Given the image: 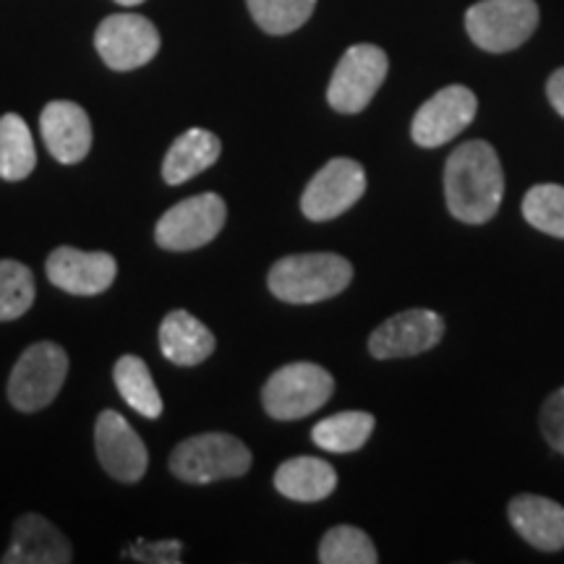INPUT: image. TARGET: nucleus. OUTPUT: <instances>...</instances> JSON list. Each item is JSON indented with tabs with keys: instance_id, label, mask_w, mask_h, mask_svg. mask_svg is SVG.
I'll return each instance as SVG.
<instances>
[{
	"instance_id": "obj_18",
	"label": "nucleus",
	"mask_w": 564,
	"mask_h": 564,
	"mask_svg": "<svg viewBox=\"0 0 564 564\" xmlns=\"http://www.w3.org/2000/svg\"><path fill=\"white\" fill-rule=\"evenodd\" d=\"M160 350L175 366H199L215 352V335L194 314L178 308L160 324Z\"/></svg>"
},
{
	"instance_id": "obj_5",
	"label": "nucleus",
	"mask_w": 564,
	"mask_h": 564,
	"mask_svg": "<svg viewBox=\"0 0 564 564\" xmlns=\"http://www.w3.org/2000/svg\"><path fill=\"white\" fill-rule=\"evenodd\" d=\"M68 373V356L51 340L34 343L19 356L9 379V400L24 413H37L58 398Z\"/></svg>"
},
{
	"instance_id": "obj_2",
	"label": "nucleus",
	"mask_w": 564,
	"mask_h": 564,
	"mask_svg": "<svg viewBox=\"0 0 564 564\" xmlns=\"http://www.w3.org/2000/svg\"><path fill=\"white\" fill-rule=\"evenodd\" d=\"M352 280V267L340 253H293L282 257L267 274L274 299L306 306L335 299Z\"/></svg>"
},
{
	"instance_id": "obj_13",
	"label": "nucleus",
	"mask_w": 564,
	"mask_h": 564,
	"mask_svg": "<svg viewBox=\"0 0 564 564\" xmlns=\"http://www.w3.org/2000/svg\"><path fill=\"white\" fill-rule=\"evenodd\" d=\"M444 335V322L429 308H411V312L394 314L382 327H377L369 337V350L373 358H411L419 352L432 350Z\"/></svg>"
},
{
	"instance_id": "obj_4",
	"label": "nucleus",
	"mask_w": 564,
	"mask_h": 564,
	"mask_svg": "<svg viewBox=\"0 0 564 564\" xmlns=\"http://www.w3.org/2000/svg\"><path fill=\"white\" fill-rule=\"evenodd\" d=\"M333 392V373L316 364L299 361L282 366L267 379L262 403L274 421H299L319 411Z\"/></svg>"
},
{
	"instance_id": "obj_11",
	"label": "nucleus",
	"mask_w": 564,
	"mask_h": 564,
	"mask_svg": "<svg viewBox=\"0 0 564 564\" xmlns=\"http://www.w3.org/2000/svg\"><path fill=\"white\" fill-rule=\"evenodd\" d=\"M478 112L476 95L463 84H453L436 91L432 100H426L413 116L411 137L419 147L434 150L447 144L457 133H463L474 123Z\"/></svg>"
},
{
	"instance_id": "obj_19",
	"label": "nucleus",
	"mask_w": 564,
	"mask_h": 564,
	"mask_svg": "<svg viewBox=\"0 0 564 564\" xmlns=\"http://www.w3.org/2000/svg\"><path fill=\"white\" fill-rule=\"evenodd\" d=\"M220 152L223 144L215 133L207 129H188L167 150L165 162H162V178L167 186H181V183L209 171L220 158Z\"/></svg>"
},
{
	"instance_id": "obj_8",
	"label": "nucleus",
	"mask_w": 564,
	"mask_h": 564,
	"mask_svg": "<svg viewBox=\"0 0 564 564\" xmlns=\"http://www.w3.org/2000/svg\"><path fill=\"white\" fill-rule=\"evenodd\" d=\"M390 61L387 53L377 45H352L337 63L333 79L327 87V102L337 112L356 116L369 108L379 87L387 79Z\"/></svg>"
},
{
	"instance_id": "obj_6",
	"label": "nucleus",
	"mask_w": 564,
	"mask_h": 564,
	"mask_svg": "<svg viewBox=\"0 0 564 564\" xmlns=\"http://www.w3.org/2000/svg\"><path fill=\"white\" fill-rule=\"evenodd\" d=\"M539 26L535 0H481L465 13L468 37L486 53H510Z\"/></svg>"
},
{
	"instance_id": "obj_17",
	"label": "nucleus",
	"mask_w": 564,
	"mask_h": 564,
	"mask_svg": "<svg viewBox=\"0 0 564 564\" xmlns=\"http://www.w3.org/2000/svg\"><path fill=\"white\" fill-rule=\"evenodd\" d=\"M510 523L528 544L541 552H560L564 549V507L554 499L539 497V494H520L510 507Z\"/></svg>"
},
{
	"instance_id": "obj_21",
	"label": "nucleus",
	"mask_w": 564,
	"mask_h": 564,
	"mask_svg": "<svg viewBox=\"0 0 564 564\" xmlns=\"http://www.w3.org/2000/svg\"><path fill=\"white\" fill-rule=\"evenodd\" d=\"M37 165V150L30 126L17 112H6L0 118V178L24 181Z\"/></svg>"
},
{
	"instance_id": "obj_30",
	"label": "nucleus",
	"mask_w": 564,
	"mask_h": 564,
	"mask_svg": "<svg viewBox=\"0 0 564 564\" xmlns=\"http://www.w3.org/2000/svg\"><path fill=\"white\" fill-rule=\"evenodd\" d=\"M546 95H549V102H552V108L564 118V68H556L554 74L549 76Z\"/></svg>"
},
{
	"instance_id": "obj_10",
	"label": "nucleus",
	"mask_w": 564,
	"mask_h": 564,
	"mask_svg": "<svg viewBox=\"0 0 564 564\" xmlns=\"http://www.w3.org/2000/svg\"><path fill=\"white\" fill-rule=\"evenodd\" d=\"M366 192V171L356 160L335 158L308 181L301 196V212L314 223L335 220L356 207Z\"/></svg>"
},
{
	"instance_id": "obj_15",
	"label": "nucleus",
	"mask_w": 564,
	"mask_h": 564,
	"mask_svg": "<svg viewBox=\"0 0 564 564\" xmlns=\"http://www.w3.org/2000/svg\"><path fill=\"white\" fill-rule=\"evenodd\" d=\"M40 131L47 152L63 165H76L91 150V121L87 110L76 102H47L40 116Z\"/></svg>"
},
{
	"instance_id": "obj_14",
	"label": "nucleus",
	"mask_w": 564,
	"mask_h": 564,
	"mask_svg": "<svg viewBox=\"0 0 564 564\" xmlns=\"http://www.w3.org/2000/svg\"><path fill=\"white\" fill-rule=\"evenodd\" d=\"M47 280L70 295H100L116 282L118 264L105 251H82L61 246L47 257Z\"/></svg>"
},
{
	"instance_id": "obj_7",
	"label": "nucleus",
	"mask_w": 564,
	"mask_h": 564,
	"mask_svg": "<svg viewBox=\"0 0 564 564\" xmlns=\"http://www.w3.org/2000/svg\"><path fill=\"white\" fill-rule=\"evenodd\" d=\"M228 220V207L217 194L183 199L165 212L154 228V241L165 251H194L215 241Z\"/></svg>"
},
{
	"instance_id": "obj_24",
	"label": "nucleus",
	"mask_w": 564,
	"mask_h": 564,
	"mask_svg": "<svg viewBox=\"0 0 564 564\" xmlns=\"http://www.w3.org/2000/svg\"><path fill=\"white\" fill-rule=\"evenodd\" d=\"M34 274L26 264L13 259H0V322H13L32 308Z\"/></svg>"
},
{
	"instance_id": "obj_3",
	"label": "nucleus",
	"mask_w": 564,
	"mask_h": 564,
	"mask_svg": "<svg viewBox=\"0 0 564 564\" xmlns=\"http://www.w3.org/2000/svg\"><path fill=\"white\" fill-rule=\"evenodd\" d=\"M251 460V449L238 436L209 432L181 442L171 455V470L181 481L202 486L246 476Z\"/></svg>"
},
{
	"instance_id": "obj_31",
	"label": "nucleus",
	"mask_w": 564,
	"mask_h": 564,
	"mask_svg": "<svg viewBox=\"0 0 564 564\" xmlns=\"http://www.w3.org/2000/svg\"><path fill=\"white\" fill-rule=\"evenodd\" d=\"M116 3H121V6H139V3H144V0H116Z\"/></svg>"
},
{
	"instance_id": "obj_22",
	"label": "nucleus",
	"mask_w": 564,
	"mask_h": 564,
	"mask_svg": "<svg viewBox=\"0 0 564 564\" xmlns=\"http://www.w3.org/2000/svg\"><path fill=\"white\" fill-rule=\"evenodd\" d=\"M121 398L144 419H160L162 415V398L158 384H154L150 366L141 361L139 356L118 358L116 369H112Z\"/></svg>"
},
{
	"instance_id": "obj_23",
	"label": "nucleus",
	"mask_w": 564,
	"mask_h": 564,
	"mask_svg": "<svg viewBox=\"0 0 564 564\" xmlns=\"http://www.w3.org/2000/svg\"><path fill=\"white\" fill-rule=\"evenodd\" d=\"M373 432V415L364 411H345L319 421L314 426L312 440L327 453H356L361 449Z\"/></svg>"
},
{
	"instance_id": "obj_16",
	"label": "nucleus",
	"mask_w": 564,
	"mask_h": 564,
	"mask_svg": "<svg viewBox=\"0 0 564 564\" xmlns=\"http://www.w3.org/2000/svg\"><path fill=\"white\" fill-rule=\"evenodd\" d=\"M74 560L70 541L42 514L26 512L13 523L9 552L3 564H66Z\"/></svg>"
},
{
	"instance_id": "obj_1",
	"label": "nucleus",
	"mask_w": 564,
	"mask_h": 564,
	"mask_svg": "<svg viewBox=\"0 0 564 564\" xmlns=\"http://www.w3.org/2000/svg\"><path fill=\"white\" fill-rule=\"evenodd\" d=\"M447 207L460 223L484 225L497 215L505 196V173L486 141H465L444 165Z\"/></svg>"
},
{
	"instance_id": "obj_9",
	"label": "nucleus",
	"mask_w": 564,
	"mask_h": 564,
	"mask_svg": "<svg viewBox=\"0 0 564 564\" xmlns=\"http://www.w3.org/2000/svg\"><path fill=\"white\" fill-rule=\"evenodd\" d=\"M160 45L158 26L139 13H112L95 32L97 53L112 70L147 66L160 53Z\"/></svg>"
},
{
	"instance_id": "obj_28",
	"label": "nucleus",
	"mask_w": 564,
	"mask_h": 564,
	"mask_svg": "<svg viewBox=\"0 0 564 564\" xmlns=\"http://www.w3.org/2000/svg\"><path fill=\"white\" fill-rule=\"evenodd\" d=\"M541 429H544L546 442L552 444L556 453L564 455V387L556 390L544 403V411H541Z\"/></svg>"
},
{
	"instance_id": "obj_29",
	"label": "nucleus",
	"mask_w": 564,
	"mask_h": 564,
	"mask_svg": "<svg viewBox=\"0 0 564 564\" xmlns=\"http://www.w3.org/2000/svg\"><path fill=\"white\" fill-rule=\"evenodd\" d=\"M181 552L183 546L178 541H160V544H144L139 541L137 549H131V556L144 562H181Z\"/></svg>"
},
{
	"instance_id": "obj_25",
	"label": "nucleus",
	"mask_w": 564,
	"mask_h": 564,
	"mask_svg": "<svg viewBox=\"0 0 564 564\" xmlns=\"http://www.w3.org/2000/svg\"><path fill=\"white\" fill-rule=\"evenodd\" d=\"M319 562L322 564H377L379 554L377 546L361 528L337 525L333 531L324 533L319 544Z\"/></svg>"
},
{
	"instance_id": "obj_27",
	"label": "nucleus",
	"mask_w": 564,
	"mask_h": 564,
	"mask_svg": "<svg viewBox=\"0 0 564 564\" xmlns=\"http://www.w3.org/2000/svg\"><path fill=\"white\" fill-rule=\"evenodd\" d=\"M523 217L535 230L564 238V186L556 183L533 186L523 199Z\"/></svg>"
},
{
	"instance_id": "obj_26",
	"label": "nucleus",
	"mask_w": 564,
	"mask_h": 564,
	"mask_svg": "<svg viewBox=\"0 0 564 564\" xmlns=\"http://www.w3.org/2000/svg\"><path fill=\"white\" fill-rule=\"evenodd\" d=\"M253 21L267 34H291L301 30L316 9V0H246Z\"/></svg>"
},
{
	"instance_id": "obj_12",
	"label": "nucleus",
	"mask_w": 564,
	"mask_h": 564,
	"mask_svg": "<svg viewBox=\"0 0 564 564\" xmlns=\"http://www.w3.org/2000/svg\"><path fill=\"white\" fill-rule=\"evenodd\" d=\"M95 447L97 460L116 481L137 484L139 478H144L150 465L147 444L118 411H102L97 415Z\"/></svg>"
},
{
	"instance_id": "obj_20",
	"label": "nucleus",
	"mask_w": 564,
	"mask_h": 564,
	"mask_svg": "<svg viewBox=\"0 0 564 564\" xmlns=\"http://www.w3.org/2000/svg\"><path fill=\"white\" fill-rule=\"evenodd\" d=\"M337 486V474L319 457H293L274 474V489L293 502H322Z\"/></svg>"
}]
</instances>
